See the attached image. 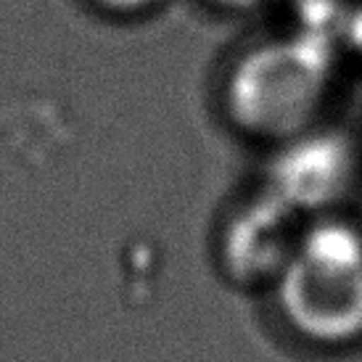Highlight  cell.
<instances>
[{"label": "cell", "instance_id": "obj_1", "mask_svg": "<svg viewBox=\"0 0 362 362\" xmlns=\"http://www.w3.org/2000/svg\"><path fill=\"white\" fill-rule=\"evenodd\" d=\"M341 42L310 30L254 40L222 80V111L233 130L281 146L322 124L339 82Z\"/></svg>", "mask_w": 362, "mask_h": 362}, {"label": "cell", "instance_id": "obj_8", "mask_svg": "<svg viewBox=\"0 0 362 362\" xmlns=\"http://www.w3.org/2000/svg\"><path fill=\"white\" fill-rule=\"evenodd\" d=\"M209 8L220 11V13H228V16H243V13H254L259 11L267 0H202Z\"/></svg>", "mask_w": 362, "mask_h": 362}, {"label": "cell", "instance_id": "obj_2", "mask_svg": "<svg viewBox=\"0 0 362 362\" xmlns=\"http://www.w3.org/2000/svg\"><path fill=\"white\" fill-rule=\"evenodd\" d=\"M278 291L286 322L320 346L362 339V222L320 214L304 222Z\"/></svg>", "mask_w": 362, "mask_h": 362}, {"label": "cell", "instance_id": "obj_7", "mask_svg": "<svg viewBox=\"0 0 362 362\" xmlns=\"http://www.w3.org/2000/svg\"><path fill=\"white\" fill-rule=\"evenodd\" d=\"M339 42H341L344 51H349L362 64V0H354L352 11L341 27Z\"/></svg>", "mask_w": 362, "mask_h": 362}, {"label": "cell", "instance_id": "obj_3", "mask_svg": "<svg viewBox=\"0 0 362 362\" xmlns=\"http://www.w3.org/2000/svg\"><path fill=\"white\" fill-rule=\"evenodd\" d=\"M357 180V151L344 132L317 124L272 148L264 191L304 220L331 214Z\"/></svg>", "mask_w": 362, "mask_h": 362}, {"label": "cell", "instance_id": "obj_5", "mask_svg": "<svg viewBox=\"0 0 362 362\" xmlns=\"http://www.w3.org/2000/svg\"><path fill=\"white\" fill-rule=\"evenodd\" d=\"M352 6L354 0H296L299 30H310L339 40Z\"/></svg>", "mask_w": 362, "mask_h": 362}, {"label": "cell", "instance_id": "obj_4", "mask_svg": "<svg viewBox=\"0 0 362 362\" xmlns=\"http://www.w3.org/2000/svg\"><path fill=\"white\" fill-rule=\"evenodd\" d=\"M304 217L262 188L233 211L220 238L222 264L233 281L275 283L302 235Z\"/></svg>", "mask_w": 362, "mask_h": 362}, {"label": "cell", "instance_id": "obj_6", "mask_svg": "<svg viewBox=\"0 0 362 362\" xmlns=\"http://www.w3.org/2000/svg\"><path fill=\"white\" fill-rule=\"evenodd\" d=\"M164 0H88V6L111 19H141L153 13Z\"/></svg>", "mask_w": 362, "mask_h": 362}]
</instances>
